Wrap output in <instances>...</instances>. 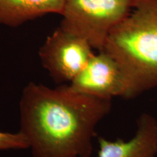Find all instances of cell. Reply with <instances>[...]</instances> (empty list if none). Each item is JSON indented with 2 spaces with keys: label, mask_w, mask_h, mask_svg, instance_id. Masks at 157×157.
I'll use <instances>...</instances> for the list:
<instances>
[{
  "label": "cell",
  "mask_w": 157,
  "mask_h": 157,
  "mask_svg": "<svg viewBox=\"0 0 157 157\" xmlns=\"http://www.w3.org/2000/svg\"><path fill=\"white\" fill-rule=\"evenodd\" d=\"M98 157H156L157 119L143 113L137 120L134 136L128 140L99 137Z\"/></svg>",
  "instance_id": "6"
},
{
  "label": "cell",
  "mask_w": 157,
  "mask_h": 157,
  "mask_svg": "<svg viewBox=\"0 0 157 157\" xmlns=\"http://www.w3.org/2000/svg\"><path fill=\"white\" fill-rule=\"evenodd\" d=\"M135 0H66L60 26L102 50L111 31L128 16Z\"/></svg>",
  "instance_id": "3"
},
{
  "label": "cell",
  "mask_w": 157,
  "mask_h": 157,
  "mask_svg": "<svg viewBox=\"0 0 157 157\" xmlns=\"http://www.w3.org/2000/svg\"><path fill=\"white\" fill-rule=\"evenodd\" d=\"M72 89L93 97L128 99V82L121 66L105 51L94 53L84 69L68 84Z\"/></svg>",
  "instance_id": "5"
},
{
  "label": "cell",
  "mask_w": 157,
  "mask_h": 157,
  "mask_svg": "<svg viewBox=\"0 0 157 157\" xmlns=\"http://www.w3.org/2000/svg\"><path fill=\"white\" fill-rule=\"evenodd\" d=\"M26 148H29L28 143L19 132L13 133L0 130V151Z\"/></svg>",
  "instance_id": "8"
},
{
  "label": "cell",
  "mask_w": 157,
  "mask_h": 157,
  "mask_svg": "<svg viewBox=\"0 0 157 157\" xmlns=\"http://www.w3.org/2000/svg\"><path fill=\"white\" fill-rule=\"evenodd\" d=\"M93 50L83 37L60 26L46 39L39 56L56 83L70 84L89 62L95 53Z\"/></svg>",
  "instance_id": "4"
},
{
  "label": "cell",
  "mask_w": 157,
  "mask_h": 157,
  "mask_svg": "<svg viewBox=\"0 0 157 157\" xmlns=\"http://www.w3.org/2000/svg\"><path fill=\"white\" fill-rule=\"evenodd\" d=\"M103 50L127 76V100L157 87V0H135L128 16L111 31Z\"/></svg>",
  "instance_id": "2"
},
{
  "label": "cell",
  "mask_w": 157,
  "mask_h": 157,
  "mask_svg": "<svg viewBox=\"0 0 157 157\" xmlns=\"http://www.w3.org/2000/svg\"><path fill=\"white\" fill-rule=\"evenodd\" d=\"M65 1L0 0V25L16 27L47 14H60Z\"/></svg>",
  "instance_id": "7"
},
{
  "label": "cell",
  "mask_w": 157,
  "mask_h": 157,
  "mask_svg": "<svg viewBox=\"0 0 157 157\" xmlns=\"http://www.w3.org/2000/svg\"><path fill=\"white\" fill-rule=\"evenodd\" d=\"M111 101L69 84L52 88L30 82L19 102L18 132L33 157H90L95 129L111 111Z\"/></svg>",
  "instance_id": "1"
}]
</instances>
